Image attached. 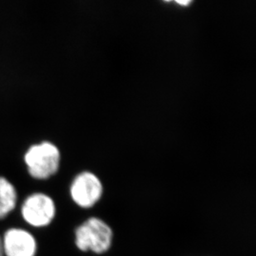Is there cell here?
I'll use <instances>...</instances> for the list:
<instances>
[{"label":"cell","mask_w":256,"mask_h":256,"mask_svg":"<svg viewBox=\"0 0 256 256\" xmlns=\"http://www.w3.org/2000/svg\"><path fill=\"white\" fill-rule=\"evenodd\" d=\"M24 162L29 175L45 180L54 176L60 168V152L50 141H42L30 146L25 152Z\"/></svg>","instance_id":"cell-1"},{"label":"cell","mask_w":256,"mask_h":256,"mask_svg":"<svg viewBox=\"0 0 256 256\" xmlns=\"http://www.w3.org/2000/svg\"><path fill=\"white\" fill-rule=\"evenodd\" d=\"M113 230L100 218H90L75 230V244L82 252L104 254L112 247Z\"/></svg>","instance_id":"cell-2"},{"label":"cell","mask_w":256,"mask_h":256,"mask_svg":"<svg viewBox=\"0 0 256 256\" xmlns=\"http://www.w3.org/2000/svg\"><path fill=\"white\" fill-rule=\"evenodd\" d=\"M56 212L54 199L44 192L29 195L21 206L22 219L32 228H41L50 225Z\"/></svg>","instance_id":"cell-3"},{"label":"cell","mask_w":256,"mask_h":256,"mask_svg":"<svg viewBox=\"0 0 256 256\" xmlns=\"http://www.w3.org/2000/svg\"><path fill=\"white\" fill-rule=\"evenodd\" d=\"M102 182L90 172L78 174L70 184V198L78 206L84 209L94 206L102 198Z\"/></svg>","instance_id":"cell-4"},{"label":"cell","mask_w":256,"mask_h":256,"mask_svg":"<svg viewBox=\"0 0 256 256\" xmlns=\"http://www.w3.org/2000/svg\"><path fill=\"white\" fill-rule=\"evenodd\" d=\"M5 256H35L38 252L36 239L30 232L22 228H10L2 238Z\"/></svg>","instance_id":"cell-5"},{"label":"cell","mask_w":256,"mask_h":256,"mask_svg":"<svg viewBox=\"0 0 256 256\" xmlns=\"http://www.w3.org/2000/svg\"><path fill=\"white\" fill-rule=\"evenodd\" d=\"M18 202V192L14 185L4 176H0V220L14 210Z\"/></svg>","instance_id":"cell-6"},{"label":"cell","mask_w":256,"mask_h":256,"mask_svg":"<svg viewBox=\"0 0 256 256\" xmlns=\"http://www.w3.org/2000/svg\"><path fill=\"white\" fill-rule=\"evenodd\" d=\"M0 256H4L2 252V237L1 236H0Z\"/></svg>","instance_id":"cell-7"},{"label":"cell","mask_w":256,"mask_h":256,"mask_svg":"<svg viewBox=\"0 0 256 256\" xmlns=\"http://www.w3.org/2000/svg\"><path fill=\"white\" fill-rule=\"evenodd\" d=\"M178 4L181 5H188L191 4V1H178Z\"/></svg>","instance_id":"cell-8"}]
</instances>
